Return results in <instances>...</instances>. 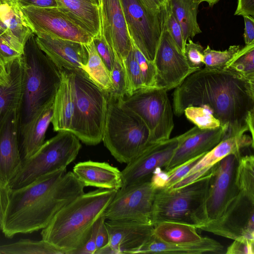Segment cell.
<instances>
[{"label": "cell", "instance_id": "obj_1", "mask_svg": "<svg viewBox=\"0 0 254 254\" xmlns=\"http://www.w3.org/2000/svg\"><path fill=\"white\" fill-rule=\"evenodd\" d=\"M173 101L178 117L189 106L208 108L227 129L226 136L254 132V79L228 69L200 68L176 87Z\"/></svg>", "mask_w": 254, "mask_h": 254}, {"label": "cell", "instance_id": "obj_2", "mask_svg": "<svg viewBox=\"0 0 254 254\" xmlns=\"http://www.w3.org/2000/svg\"><path fill=\"white\" fill-rule=\"evenodd\" d=\"M84 188L72 171L63 168L24 187L10 188L2 233L10 238L44 229L63 207L84 192Z\"/></svg>", "mask_w": 254, "mask_h": 254}, {"label": "cell", "instance_id": "obj_3", "mask_svg": "<svg viewBox=\"0 0 254 254\" xmlns=\"http://www.w3.org/2000/svg\"><path fill=\"white\" fill-rule=\"evenodd\" d=\"M117 191L97 189L79 195L58 212L42 229V239L63 254H75L85 244Z\"/></svg>", "mask_w": 254, "mask_h": 254}, {"label": "cell", "instance_id": "obj_4", "mask_svg": "<svg viewBox=\"0 0 254 254\" xmlns=\"http://www.w3.org/2000/svg\"><path fill=\"white\" fill-rule=\"evenodd\" d=\"M21 61L22 82L17 111L18 129L53 103L61 81L60 69L39 48L35 34L25 43Z\"/></svg>", "mask_w": 254, "mask_h": 254}, {"label": "cell", "instance_id": "obj_5", "mask_svg": "<svg viewBox=\"0 0 254 254\" xmlns=\"http://www.w3.org/2000/svg\"><path fill=\"white\" fill-rule=\"evenodd\" d=\"M201 230L232 240H254V157L241 156L235 189L222 214Z\"/></svg>", "mask_w": 254, "mask_h": 254}, {"label": "cell", "instance_id": "obj_6", "mask_svg": "<svg viewBox=\"0 0 254 254\" xmlns=\"http://www.w3.org/2000/svg\"><path fill=\"white\" fill-rule=\"evenodd\" d=\"M107 95L102 140L117 161L127 164L151 144L149 130L143 121L123 103L122 98Z\"/></svg>", "mask_w": 254, "mask_h": 254}, {"label": "cell", "instance_id": "obj_7", "mask_svg": "<svg viewBox=\"0 0 254 254\" xmlns=\"http://www.w3.org/2000/svg\"><path fill=\"white\" fill-rule=\"evenodd\" d=\"M211 175L210 169L201 177L182 187L156 189L151 215L152 225L171 222L199 229L203 227V205Z\"/></svg>", "mask_w": 254, "mask_h": 254}, {"label": "cell", "instance_id": "obj_8", "mask_svg": "<svg viewBox=\"0 0 254 254\" xmlns=\"http://www.w3.org/2000/svg\"><path fill=\"white\" fill-rule=\"evenodd\" d=\"M68 70L74 96V110L70 131L86 144H98L102 140L105 125L107 93L83 70Z\"/></svg>", "mask_w": 254, "mask_h": 254}, {"label": "cell", "instance_id": "obj_9", "mask_svg": "<svg viewBox=\"0 0 254 254\" xmlns=\"http://www.w3.org/2000/svg\"><path fill=\"white\" fill-rule=\"evenodd\" d=\"M81 147L79 139L72 132L59 131L23 161L20 170L9 184V188L24 187L43 175L66 168L75 159Z\"/></svg>", "mask_w": 254, "mask_h": 254}, {"label": "cell", "instance_id": "obj_10", "mask_svg": "<svg viewBox=\"0 0 254 254\" xmlns=\"http://www.w3.org/2000/svg\"><path fill=\"white\" fill-rule=\"evenodd\" d=\"M122 100L147 126L150 143L170 138L174 123L173 109L166 90L145 87L125 96Z\"/></svg>", "mask_w": 254, "mask_h": 254}, {"label": "cell", "instance_id": "obj_11", "mask_svg": "<svg viewBox=\"0 0 254 254\" xmlns=\"http://www.w3.org/2000/svg\"><path fill=\"white\" fill-rule=\"evenodd\" d=\"M131 41L149 61L153 62L164 24L165 11L154 14L139 0H121Z\"/></svg>", "mask_w": 254, "mask_h": 254}, {"label": "cell", "instance_id": "obj_12", "mask_svg": "<svg viewBox=\"0 0 254 254\" xmlns=\"http://www.w3.org/2000/svg\"><path fill=\"white\" fill-rule=\"evenodd\" d=\"M155 191L150 180L121 188L103 216L106 220L134 221L152 225L151 215Z\"/></svg>", "mask_w": 254, "mask_h": 254}, {"label": "cell", "instance_id": "obj_13", "mask_svg": "<svg viewBox=\"0 0 254 254\" xmlns=\"http://www.w3.org/2000/svg\"><path fill=\"white\" fill-rule=\"evenodd\" d=\"M241 156V153L229 154L211 168V177L203 205L205 225L220 217L233 194L237 168Z\"/></svg>", "mask_w": 254, "mask_h": 254}, {"label": "cell", "instance_id": "obj_14", "mask_svg": "<svg viewBox=\"0 0 254 254\" xmlns=\"http://www.w3.org/2000/svg\"><path fill=\"white\" fill-rule=\"evenodd\" d=\"M153 62L157 87L167 91L177 87L188 76L198 70L190 66L167 30L165 21Z\"/></svg>", "mask_w": 254, "mask_h": 254}, {"label": "cell", "instance_id": "obj_15", "mask_svg": "<svg viewBox=\"0 0 254 254\" xmlns=\"http://www.w3.org/2000/svg\"><path fill=\"white\" fill-rule=\"evenodd\" d=\"M35 35L44 33L62 39L87 44L92 36L58 7H21Z\"/></svg>", "mask_w": 254, "mask_h": 254}, {"label": "cell", "instance_id": "obj_16", "mask_svg": "<svg viewBox=\"0 0 254 254\" xmlns=\"http://www.w3.org/2000/svg\"><path fill=\"white\" fill-rule=\"evenodd\" d=\"M177 144V136L150 144L121 171L122 188L150 180L156 169L168 163Z\"/></svg>", "mask_w": 254, "mask_h": 254}, {"label": "cell", "instance_id": "obj_17", "mask_svg": "<svg viewBox=\"0 0 254 254\" xmlns=\"http://www.w3.org/2000/svg\"><path fill=\"white\" fill-rule=\"evenodd\" d=\"M227 129L222 126L213 129H202L195 126L177 136L178 144L173 154L162 169L168 171L185 162L209 152L223 140Z\"/></svg>", "mask_w": 254, "mask_h": 254}, {"label": "cell", "instance_id": "obj_18", "mask_svg": "<svg viewBox=\"0 0 254 254\" xmlns=\"http://www.w3.org/2000/svg\"><path fill=\"white\" fill-rule=\"evenodd\" d=\"M108 245L97 254H133L153 236L154 226L134 221L106 220Z\"/></svg>", "mask_w": 254, "mask_h": 254}, {"label": "cell", "instance_id": "obj_19", "mask_svg": "<svg viewBox=\"0 0 254 254\" xmlns=\"http://www.w3.org/2000/svg\"><path fill=\"white\" fill-rule=\"evenodd\" d=\"M101 34L123 63L132 49L121 0H101Z\"/></svg>", "mask_w": 254, "mask_h": 254}, {"label": "cell", "instance_id": "obj_20", "mask_svg": "<svg viewBox=\"0 0 254 254\" xmlns=\"http://www.w3.org/2000/svg\"><path fill=\"white\" fill-rule=\"evenodd\" d=\"M36 41L41 50L60 69L81 70L88 60L85 44L39 33Z\"/></svg>", "mask_w": 254, "mask_h": 254}, {"label": "cell", "instance_id": "obj_21", "mask_svg": "<svg viewBox=\"0 0 254 254\" xmlns=\"http://www.w3.org/2000/svg\"><path fill=\"white\" fill-rule=\"evenodd\" d=\"M16 110L12 112L0 127V183L8 185L20 170L23 162Z\"/></svg>", "mask_w": 254, "mask_h": 254}, {"label": "cell", "instance_id": "obj_22", "mask_svg": "<svg viewBox=\"0 0 254 254\" xmlns=\"http://www.w3.org/2000/svg\"><path fill=\"white\" fill-rule=\"evenodd\" d=\"M254 140L251 135L245 133L225 136L213 149L203 155L185 176L170 188L177 189L195 181L229 154L241 153L243 149L251 146L254 148Z\"/></svg>", "mask_w": 254, "mask_h": 254}, {"label": "cell", "instance_id": "obj_23", "mask_svg": "<svg viewBox=\"0 0 254 254\" xmlns=\"http://www.w3.org/2000/svg\"><path fill=\"white\" fill-rule=\"evenodd\" d=\"M72 172L85 187L118 190L122 187L121 171L106 162H80L75 165Z\"/></svg>", "mask_w": 254, "mask_h": 254}, {"label": "cell", "instance_id": "obj_24", "mask_svg": "<svg viewBox=\"0 0 254 254\" xmlns=\"http://www.w3.org/2000/svg\"><path fill=\"white\" fill-rule=\"evenodd\" d=\"M53 115L51 104L24 127L18 129L20 153L23 161L32 156L43 144Z\"/></svg>", "mask_w": 254, "mask_h": 254}, {"label": "cell", "instance_id": "obj_25", "mask_svg": "<svg viewBox=\"0 0 254 254\" xmlns=\"http://www.w3.org/2000/svg\"><path fill=\"white\" fill-rule=\"evenodd\" d=\"M60 70L61 81L53 102L51 123L55 131H70L74 110L73 85L69 71Z\"/></svg>", "mask_w": 254, "mask_h": 254}, {"label": "cell", "instance_id": "obj_26", "mask_svg": "<svg viewBox=\"0 0 254 254\" xmlns=\"http://www.w3.org/2000/svg\"><path fill=\"white\" fill-rule=\"evenodd\" d=\"M225 252L221 243L207 237L192 243L169 244L159 241L153 236L137 254H222Z\"/></svg>", "mask_w": 254, "mask_h": 254}, {"label": "cell", "instance_id": "obj_27", "mask_svg": "<svg viewBox=\"0 0 254 254\" xmlns=\"http://www.w3.org/2000/svg\"><path fill=\"white\" fill-rule=\"evenodd\" d=\"M58 8L92 37L101 34L100 6L84 0H56Z\"/></svg>", "mask_w": 254, "mask_h": 254}, {"label": "cell", "instance_id": "obj_28", "mask_svg": "<svg viewBox=\"0 0 254 254\" xmlns=\"http://www.w3.org/2000/svg\"><path fill=\"white\" fill-rule=\"evenodd\" d=\"M0 20L5 30L4 33L23 46L34 34L16 0H0Z\"/></svg>", "mask_w": 254, "mask_h": 254}, {"label": "cell", "instance_id": "obj_29", "mask_svg": "<svg viewBox=\"0 0 254 254\" xmlns=\"http://www.w3.org/2000/svg\"><path fill=\"white\" fill-rule=\"evenodd\" d=\"M10 75L9 83L0 85V127L10 113L18 110L22 91L21 57L7 66Z\"/></svg>", "mask_w": 254, "mask_h": 254}, {"label": "cell", "instance_id": "obj_30", "mask_svg": "<svg viewBox=\"0 0 254 254\" xmlns=\"http://www.w3.org/2000/svg\"><path fill=\"white\" fill-rule=\"evenodd\" d=\"M153 237L159 241L169 244L192 243L203 238L193 226L171 222H161L154 226Z\"/></svg>", "mask_w": 254, "mask_h": 254}, {"label": "cell", "instance_id": "obj_31", "mask_svg": "<svg viewBox=\"0 0 254 254\" xmlns=\"http://www.w3.org/2000/svg\"><path fill=\"white\" fill-rule=\"evenodd\" d=\"M173 13L182 28L185 44L189 38H193L201 33L197 21L199 4L193 0H170Z\"/></svg>", "mask_w": 254, "mask_h": 254}, {"label": "cell", "instance_id": "obj_32", "mask_svg": "<svg viewBox=\"0 0 254 254\" xmlns=\"http://www.w3.org/2000/svg\"><path fill=\"white\" fill-rule=\"evenodd\" d=\"M85 46L88 53V60L82 66L83 70L100 88L109 92L112 89L109 71L99 56L93 41Z\"/></svg>", "mask_w": 254, "mask_h": 254}, {"label": "cell", "instance_id": "obj_33", "mask_svg": "<svg viewBox=\"0 0 254 254\" xmlns=\"http://www.w3.org/2000/svg\"><path fill=\"white\" fill-rule=\"evenodd\" d=\"M0 254H63L49 242L42 239L35 241L21 239L5 245H0Z\"/></svg>", "mask_w": 254, "mask_h": 254}, {"label": "cell", "instance_id": "obj_34", "mask_svg": "<svg viewBox=\"0 0 254 254\" xmlns=\"http://www.w3.org/2000/svg\"><path fill=\"white\" fill-rule=\"evenodd\" d=\"M224 69L230 70L254 79V43L241 48Z\"/></svg>", "mask_w": 254, "mask_h": 254}, {"label": "cell", "instance_id": "obj_35", "mask_svg": "<svg viewBox=\"0 0 254 254\" xmlns=\"http://www.w3.org/2000/svg\"><path fill=\"white\" fill-rule=\"evenodd\" d=\"M240 49L239 45H232L221 51L212 50L207 46L204 49L203 64L210 69H224Z\"/></svg>", "mask_w": 254, "mask_h": 254}, {"label": "cell", "instance_id": "obj_36", "mask_svg": "<svg viewBox=\"0 0 254 254\" xmlns=\"http://www.w3.org/2000/svg\"><path fill=\"white\" fill-rule=\"evenodd\" d=\"M187 118L202 129H213L221 126L220 121L206 107L189 106L184 112Z\"/></svg>", "mask_w": 254, "mask_h": 254}, {"label": "cell", "instance_id": "obj_37", "mask_svg": "<svg viewBox=\"0 0 254 254\" xmlns=\"http://www.w3.org/2000/svg\"><path fill=\"white\" fill-rule=\"evenodd\" d=\"M127 80V95H130L134 91L145 87L141 71L135 58L132 50L123 62Z\"/></svg>", "mask_w": 254, "mask_h": 254}, {"label": "cell", "instance_id": "obj_38", "mask_svg": "<svg viewBox=\"0 0 254 254\" xmlns=\"http://www.w3.org/2000/svg\"><path fill=\"white\" fill-rule=\"evenodd\" d=\"M112 89L107 92L114 98H123L127 95V80L123 63L115 56L112 71L110 72Z\"/></svg>", "mask_w": 254, "mask_h": 254}, {"label": "cell", "instance_id": "obj_39", "mask_svg": "<svg viewBox=\"0 0 254 254\" xmlns=\"http://www.w3.org/2000/svg\"><path fill=\"white\" fill-rule=\"evenodd\" d=\"M131 44L132 50L139 65L144 86L157 87V72L154 62L148 60L132 41Z\"/></svg>", "mask_w": 254, "mask_h": 254}, {"label": "cell", "instance_id": "obj_40", "mask_svg": "<svg viewBox=\"0 0 254 254\" xmlns=\"http://www.w3.org/2000/svg\"><path fill=\"white\" fill-rule=\"evenodd\" d=\"M24 46L8 38L5 34L0 35V61L6 66L22 57Z\"/></svg>", "mask_w": 254, "mask_h": 254}, {"label": "cell", "instance_id": "obj_41", "mask_svg": "<svg viewBox=\"0 0 254 254\" xmlns=\"http://www.w3.org/2000/svg\"><path fill=\"white\" fill-rule=\"evenodd\" d=\"M165 25L178 49L184 54L186 44L184 42L181 27L175 16L170 4V0L166 8Z\"/></svg>", "mask_w": 254, "mask_h": 254}, {"label": "cell", "instance_id": "obj_42", "mask_svg": "<svg viewBox=\"0 0 254 254\" xmlns=\"http://www.w3.org/2000/svg\"><path fill=\"white\" fill-rule=\"evenodd\" d=\"M184 50V56L190 66L199 69L203 65L204 48L198 43L188 39Z\"/></svg>", "mask_w": 254, "mask_h": 254}, {"label": "cell", "instance_id": "obj_43", "mask_svg": "<svg viewBox=\"0 0 254 254\" xmlns=\"http://www.w3.org/2000/svg\"><path fill=\"white\" fill-rule=\"evenodd\" d=\"M92 41L99 56L110 72L115 59L114 51L102 34L93 37Z\"/></svg>", "mask_w": 254, "mask_h": 254}, {"label": "cell", "instance_id": "obj_44", "mask_svg": "<svg viewBox=\"0 0 254 254\" xmlns=\"http://www.w3.org/2000/svg\"><path fill=\"white\" fill-rule=\"evenodd\" d=\"M227 254H254V240L241 239L234 240L227 248Z\"/></svg>", "mask_w": 254, "mask_h": 254}, {"label": "cell", "instance_id": "obj_45", "mask_svg": "<svg viewBox=\"0 0 254 254\" xmlns=\"http://www.w3.org/2000/svg\"><path fill=\"white\" fill-rule=\"evenodd\" d=\"M106 219L103 215L96 222V244L97 253L106 247L109 243V237L108 231L106 225Z\"/></svg>", "mask_w": 254, "mask_h": 254}, {"label": "cell", "instance_id": "obj_46", "mask_svg": "<svg viewBox=\"0 0 254 254\" xmlns=\"http://www.w3.org/2000/svg\"><path fill=\"white\" fill-rule=\"evenodd\" d=\"M21 7L33 6L40 8L58 7L56 0H16Z\"/></svg>", "mask_w": 254, "mask_h": 254}, {"label": "cell", "instance_id": "obj_47", "mask_svg": "<svg viewBox=\"0 0 254 254\" xmlns=\"http://www.w3.org/2000/svg\"><path fill=\"white\" fill-rule=\"evenodd\" d=\"M96 222L93 226L90 236L84 246L75 254H95L97 251L96 244Z\"/></svg>", "mask_w": 254, "mask_h": 254}, {"label": "cell", "instance_id": "obj_48", "mask_svg": "<svg viewBox=\"0 0 254 254\" xmlns=\"http://www.w3.org/2000/svg\"><path fill=\"white\" fill-rule=\"evenodd\" d=\"M151 12L162 13L166 9L169 0H139Z\"/></svg>", "mask_w": 254, "mask_h": 254}, {"label": "cell", "instance_id": "obj_49", "mask_svg": "<svg viewBox=\"0 0 254 254\" xmlns=\"http://www.w3.org/2000/svg\"><path fill=\"white\" fill-rule=\"evenodd\" d=\"M235 15L254 17V0H238Z\"/></svg>", "mask_w": 254, "mask_h": 254}, {"label": "cell", "instance_id": "obj_50", "mask_svg": "<svg viewBox=\"0 0 254 254\" xmlns=\"http://www.w3.org/2000/svg\"><path fill=\"white\" fill-rule=\"evenodd\" d=\"M245 28L244 39L245 45L254 43V18L249 15L244 16Z\"/></svg>", "mask_w": 254, "mask_h": 254}, {"label": "cell", "instance_id": "obj_51", "mask_svg": "<svg viewBox=\"0 0 254 254\" xmlns=\"http://www.w3.org/2000/svg\"><path fill=\"white\" fill-rule=\"evenodd\" d=\"M10 188L8 185L0 183V230L2 224L8 202Z\"/></svg>", "mask_w": 254, "mask_h": 254}, {"label": "cell", "instance_id": "obj_52", "mask_svg": "<svg viewBox=\"0 0 254 254\" xmlns=\"http://www.w3.org/2000/svg\"><path fill=\"white\" fill-rule=\"evenodd\" d=\"M10 80L8 69L0 61V85L7 84Z\"/></svg>", "mask_w": 254, "mask_h": 254}, {"label": "cell", "instance_id": "obj_53", "mask_svg": "<svg viewBox=\"0 0 254 254\" xmlns=\"http://www.w3.org/2000/svg\"><path fill=\"white\" fill-rule=\"evenodd\" d=\"M199 4L202 2H206L208 3L209 7H212L215 4L218 2L220 0H193Z\"/></svg>", "mask_w": 254, "mask_h": 254}, {"label": "cell", "instance_id": "obj_54", "mask_svg": "<svg viewBox=\"0 0 254 254\" xmlns=\"http://www.w3.org/2000/svg\"><path fill=\"white\" fill-rule=\"evenodd\" d=\"M87 2L91 3L92 4L98 5L99 6V3L98 0H84Z\"/></svg>", "mask_w": 254, "mask_h": 254}, {"label": "cell", "instance_id": "obj_55", "mask_svg": "<svg viewBox=\"0 0 254 254\" xmlns=\"http://www.w3.org/2000/svg\"><path fill=\"white\" fill-rule=\"evenodd\" d=\"M5 32L3 24L1 20H0V35L3 33Z\"/></svg>", "mask_w": 254, "mask_h": 254}, {"label": "cell", "instance_id": "obj_56", "mask_svg": "<svg viewBox=\"0 0 254 254\" xmlns=\"http://www.w3.org/2000/svg\"><path fill=\"white\" fill-rule=\"evenodd\" d=\"M98 1H99V5H100V2H101V0H98Z\"/></svg>", "mask_w": 254, "mask_h": 254}]
</instances>
